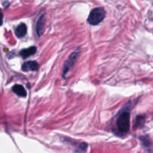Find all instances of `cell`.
<instances>
[{
    "mask_svg": "<svg viewBox=\"0 0 153 153\" xmlns=\"http://www.w3.org/2000/svg\"><path fill=\"white\" fill-rule=\"evenodd\" d=\"M136 123L134 124L136 127L137 126V128H140V127H143V125H144L145 123V119L144 117L143 116H138L137 118H136Z\"/></svg>",
    "mask_w": 153,
    "mask_h": 153,
    "instance_id": "cell-9",
    "label": "cell"
},
{
    "mask_svg": "<svg viewBox=\"0 0 153 153\" xmlns=\"http://www.w3.org/2000/svg\"><path fill=\"white\" fill-rule=\"evenodd\" d=\"M39 69L38 63L34 61H26L22 66V70L25 72L37 71Z\"/></svg>",
    "mask_w": 153,
    "mask_h": 153,
    "instance_id": "cell-5",
    "label": "cell"
},
{
    "mask_svg": "<svg viewBox=\"0 0 153 153\" xmlns=\"http://www.w3.org/2000/svg\"><path fill=\"white\" fill-rule=\"evenodd\" d=\"M117 128L120 134H126L128 133L130 128V114L128 111H123L120 112L116 121Z\"/></svg>",
    "mask_w": 153,
    "mask_h": 153,
    "instance_id": "cell-1",
    "label": "cell"
},
{
    "mask_svg": "<svg viewBox=\"0 0 153 153\" xmlns=\"http://www.w3.org/2000/svg\"><path fill=\"white\" fill-rule=\"evenodd\" d=\"M12 91L16 94L17 96L21 97H25L27 95L26 91L25 90L24 87L20 85H15L12 88Z\"/></svg>",
    "mask_w": 153,
    "mask_h": 153,
    "instance_id": "cell-8",
    "label": "cell"
},
{
    "mask_svg": "<svg viewBox=\"0 0 153 153\" xmlns=\"http://www.w3.org/2000/svg\"><path fill=\"white\" fill-rule=\"evenodd\" d=\"M36 52H37V48L35 46H31V47H28L27 49H22L19 52V55L23 58H27L29 56L34 55Z\"/></svg>",
    "mask_w": 153,
    "mask_h": 153,
    "instance_id": "cell-7",
    "label": "cell"
},
{
    "mask_svg": "<svg viewBox=\"0 0 153 153\" xmlns=\"http://www.w3.org/2000/svg\"><path fill=\"white\" fill-rule=\"evenodd\" d=\"M106 12L105 9L102 7H96L93 9L88 16V22L92 25H99L105 17Z\"/></svg>",
    "mask_w": 153,
    "mask_h": 153,
    "instance_id": "cell-2",
    "label": "cell"
},
{
    "mask_svg": "<svg viewBox=\"0 0 153 153\" xmlns=\"http://www.w3.org/2000/svg\"><path fill=\"white\" fill-rule=\"evenodd\" d=\"M45 23H46V18H45V14H43L40 16L36 24V31L38 37H40L44 32Z\"/></svg>",
    "mask_w": 153,
    "mask_h": 153,
    "instance_id": "cell-4",
    "label": "cell"
},
{
    "mask_svg": "<svg viewBox=\"0 0 153 153\" xmlns=\"http://www.w3.org/2000/svg\"><path fill=\"white\" fill-rule=\"evenodd\" d=\"M142 141H143V144L145 146H149L150 144V140H149V138H146V137H143V138H141Z\"/></svg>",
    "mask_w": 153,
    "mask_h": 153,
    "instance_id": "cell-10",
    "label": "cell"
},
{
    "mask_svg": "<svg viewBox=\"0 0 153 153\" xmlns=\"http://www.w3.org/2000/svg\"><path fill=\"white\" fill-rule=\"evenodd\" d=\"M79 49H77V50L75 51L74 52H73V53L69 56V58H67L65 64H64V70H63V76H64V77H65V76L67 74V73H68V72L71 70L72 67H73L75 62L76 61L78 56H79Z\"/></svg>",
    "mask_w": 153,
    "mask_h": 153,
    "instance_id": "cell-3",
    "label": "cell"
},
{
    "mask_svg": "<svg viewBox=\"0 0 153 153\" xmlns=\"http://www.w3.org/2000/svg\"><path fill=\"white\" fill-rule=\"evenodd\" d=\"M27 33V26L25 23H21L18 25L15 29V34L16 36L19 38L25 37Z\"/></svg>",
    "mask_w": 153,
    "mask_h": 153,
    "instance_id": "cell-6",
    "label": "cell"
}]
</instances>
